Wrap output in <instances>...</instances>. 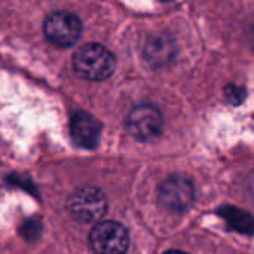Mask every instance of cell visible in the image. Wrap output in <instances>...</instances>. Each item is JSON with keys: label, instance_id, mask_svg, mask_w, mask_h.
<instances>
[{"label": "cell", "instance_id": "obj_1", "mask_svg": "<svg viewBox=\"0 0 254 254\" xmlns=\"http://www.w3.org/2000/svg\"><path fill=\"white\" fill-rule=\"evenodd\" d=\"M113 54L100 43H88L80 46L73 58L76 73L92 82H100L112 76L115 71Z\"/></svg>", "mask_w": 254, "mask_h": 254}, {"label": "cell", "instance_id": "obj_2", "mask_svg": "<svg viewBox=\"0 0 254 254\" xmlns=\"http://www.w3.org/2000/svg\"><path fill=\"white\" fill-rule=\"evenodd\" d=\"M89 246L95 254H125L129 246V235L119 222H98L89 232Z\"/></svg>", "mask_w": 254, "mask_h": 254}, {"label": "cell", "instance_id": "obj_3", "mask_svg": "<svg viewBox=\"0 0 254 254\" xmlns=\"http://www.w3.org/2000/svg\"><path fill=\"white\" fill-rule=\"evenodd\" d=\"M43 31L52 45L58 48H70L82 34V22L77 15L68 10H57L46 18Z\"/></svg>", "mask_w": 254, "mask_h": 254}, {"label": "cell", "instance_id": "obj_4", "mask_svg": "<svg viewBox=\"0 0 254 254\" xmlns=\"http://www.w3.org/2000/svg\"><path fill=\"white\" fill-rule=\"evenodd\" d=\"M67 207L76 220L92 223L106 214L107 199L97 188H80L70 195Z\"/></svg>", "mask_w": 254, "mask_h": 254}, {"label": "cell", "instance_id": "obj_5", "mask_svg": "<svg viewBox=\"0 0 254 254\" xmlns=\"http://www.w3.org/2000/svg\"><path fill=\"white\" fill-rule=\"evenodd\" d=\"M162 115L152 104L135 106L127 119V128L129 134L140 141H150L156 138L162 131Z\"/></svg>", "mask_w": 254, "mask_h": 254}, {"label": "cell", "instance_id": "obj_6", "mask_svg": "<svg viewBox=\"0 0 254 254\" xmlns=\"http://www.w3.org/2000/svg\"><path fill=\"white\" fill-rule=\"evenodd\" d=\"M158 196L159 202L167 210L182 213L192 205L195 199V188L189 179L170 177L161 185Z\"/></svg>", "mask_w": 254, "mask_h": 254}, {"label": "cell", "instance_id": "obj_7", "mask_svg": "<svg viewBox=\"0 0 254 254\" xmlns=\"http://www.w3.org/2000/svg\"><path fill=\"white\" fill-rule=\"evenodd\" d=\"M100 129L101 125L97 122L94 116H91L86 112H77L71 119L73 140L82 147H95L100 140Z\"/></svg>", "mask_w": 254, "mask_h": 254}, {"label": "cell", "instance_id": "obj_8", "mask_svg": "<svg viewBox=\"0 0 254 254\" xmlns=\"http://www.w3.org/2000/svg\"><path fill=\"white\" fill-rule=\"evenodd\" d=\"M146 55H149L150 61H155L156 64H162L164 61H168L171 57V43L162 37L155 39L149 46H146Z\"/></svg>", "mask_w": 254, "mask_h": 254}, {"label": "cell", "instance_id": "obj_9", "mask_svg": "<svg viewBox=\"0 0 254 254\" xmlns=\"http://www.w3.org/2000/svg\"><path fill=\"white\" fill-rule=\"evenodd\" d=\"M164 254H186V253H183V252H177V250H171V252H167V253H164Z\"/></svg>", "mask_w": 254, "mask_h": 254}]
</instances>
